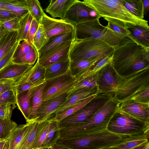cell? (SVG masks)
<instances>
[{
  "mask_svg": "<svg viewBox=\"0 0 149 149\" xmlns=\"http://www.w3.org/2000/svg\"><path fill=\"white\" fill-rule=\"evenodd\" d=\"M0 149H9L8 138L0 140Z\"/></svg>",
  "mask_w": 149,
  "mask_h": 149,
  "instance_id": "db71d44e",
  "label": "cell"
},
{
  "mask_svg": "<svg viewBox=\"0 0 149 149\" xmlns=\"http://www.w3.org/2000/svg\"><path fill=\"white\" fill-rule=\"evenodd\" d=\"M74 39V31L49 38L47 43L37 52V61L43 58L61 43Z\"/></svg>",
  "mask_w": 149,
  "mask_h": 149,
  "instance_id": "ac0fdd59",
  "label": "cell"
},
{
  "mask_svg": "<svg viewBox=\"0 0 149 149\" xmlns=\"http://www.w3.org/2000/svg\"><path fill=\"white\" fill-rule=\"evenodd\" d=\"M33 66L27 64H16L11 61L0 70V80L12 79L20 76Z\"/></svg>",
  "mask_w": 149,
  "mask_h": 149,
  "instance_id": "603a6c76",
  "label": "cell"
},
{
  "mask_svg": "<svg viewBox=\"0 0 149 149\" xmlns=\"http://www.w3.org/2000/svg\"><path fill=\"white\" fill-rule=\"evenodd\" d=\"M45 82V79H43L34 83L24 82L14 86L13 88V90L15 91L16 94H18L37 87L43 84Z\"/></svg>",
  "mask_w": 149,
  "mask_h": 149,
  "instance_id": "ee69618b",
  "label": "cell"
},
{
  "mask_svg": "<svg viewBox=\"0 0 149 149\" xmlns=\"http://www.w3.org/2000/svg\"><path fill=\"white\" fill-rule=\"evenodd\" d=\"M149 132L123 136L122 141L118 145L121 149H132L149 142Z\"/></svg>",
  "mask_w": 149,
  "mask_h": 149,
  "instance_id": "484cf974",
  "label": "cell"
},
{
  "mask_svg": "<svg viewBox=\"0 0 149 149\" xmlns=\"http://www.w3.org/2000/svg\"><path fill=\"white\" fill-rule=\"evenodd\" d=\"M7 31L5 28L0 26V39L3 35Z\"/></svg>",
  "mask_w": 149,
  "mask_h": 149,
  "instance_id": "91938a15",
  "label": "cell"
},
{
  "mask_svg": "<svg viewBox=\"0 0 149 149\" xmlns=\"http://www.w3.org/2000/svg\"><path fill=\"white\" fill-rule=\"evenodd\" d=\"M112 64L118 74L123 78L149 68V48L134 42L120 45L114 49Z\"/></svg>",
  "mask_w": 149,
  "mask_h": 149,
  "instance_id": "6da1fadb",
  "label": "cell"
},
{
  "mask_svg": "<svg viewBox=\"0 0 149 149\" xmlns=\"http://www.w3.org/2000/svg\"><path fill=\"white\" fill-rule=\"evenodd\" d=\"M73 40L64 42L41 59L38 63L45 67L69 58V53Z\"/></svg>",
  "mask_w": 149,
  "mask_h": 149,
  "instance_id": "2e32d148",
  "label": "cell"
},
{
  "mask_svg": "<svg viewBox=\"0 0 149 149\" xmlns=\"http://www.w3.org/2000/svg\"><path fill=\"white\" fill-rule=\"evenodd\" d=\"M38 58V52L33 47L32 49L23 56L16 59L12 60L14 63L34 65Z\"/></svg>",
  "mask_w": 149,
  "mask_h": 149,
  "instance_id": "60d3db41",
  "label": "cell"
},
{
  "mask_svg": "<svg viewBox=\"0 0 149 149\" xmlns=\"http://www.w3.org/2000/svg\"><path fill=\"white\" fill-rule=\"evenodd\" d=\"M15 0H0V9L4 6L13 3Z\"/></svg>",
  "mask_w": 149,
  "mask_h": 149,
  "instance_id": "9f6ffc18",
  "label": "cell"
},
{
  "mask_svg": "<svg viewBox=\"0 0 149 149\" xmlns=\"http://www.w3.org/2000/svg\"><path fill=\"white\" fill-rule=\"evenodd\" d=\"M50 120V124L48 132L43 142L40 149L52 147L57 143L60 136V128L58 122L52 118Z\"/></svg>",
  "mask_w": 149,
  "mask_h": 149,
  "instance_id": "83f0119b",
  "label": "cell"
},
{
  "mask_svg": "<svg viewBox=\"0 0 149 149\" xmlns=\"http://www.w3.org/2000/svg\"><path fill=\"white\" fill-rule=\"evenodd\" d=\"M125 25L134 42L149 48V28L132 24Z\"/></svg>",
  "mask_w": 149,
  "mask_h": 149,
  "instance_id": "d6986e66",
  "label": "cell"
},
{
  "mask_svg": "<svg viewBox=\"0 0 149 149\" xmlns=\"http://www.w3.org/2000/svg\"><path fill=\"white\" fill-rule=\"evenodd\" d=\"M118 109L132 117L149 123V104L129 99L120 102Z\"/></svg>",
  "mask_w": 149,
  "mask_h": 149,
  "instance_id": "4fadbf2b",
  "label": "cell"
},
{
  "mask_svg": "<svg viewBox=\"0 0 149 149\" xmlns=\"http://www.w3.org/2000/svg\"><path fill=\"white\" fill-rule=\"evenodd\" d=\"M43 26L48 38L65 33L73 31L75 26L63 19L51 17L45 13L39 21Z\"/></svg>",
  "mask_w": 149,
  "mask_h": 149,
  "instance_id": "7c38bea8",
  "label": "cell"
},
{
  "mask_svg": "<svg viewBox=\"0 0 149 149\" xmlns=\"http://www.w3.org/2000/svg\"><path fill=\"white\" fill-rule=\"evenodd\" d=\"M75 0H52L45 9L52 18L63 19L65 13Z\"/></svg>",
  "mask_w": 149,
  "mask_h": 149,
  "instance_id": "44dd1931",
  "label": "cell"
},
{
  "mask_svg": "<svg viewBox=\"0 0 149 149\" xmlns=\"http://www.w3.org/2000/svg\"><path fill=\"white\" fill-rule=\"evenodd\" d=\"M20 42L17 41L13 46L0 60V70L12 61L13 54Z\"/></svg>",
  "mask_w": 149,
  "mask_h": 149,
  "instance_id": "f907efd6",
  "label": "cell"
},
{
  "mask_svg": "<svg viewBox=\"0 0 149 149\" xmlns=\"http://www.w3.org/2000/svg\"><path fill=\"white\" fill-rule=\"evenodd\" d=\"M70 62L69 58L46 66L45 81L59 77L67 73L70 70Z\"/></svg>",
  "mask_w": 149,
  "mask_h": 149,
  "instance_id": "cb8c5ba5",
  "label": "cell"
},
{
  "mask_svg": "<svg viewBox=\"0 0 149 149\" xmlns=\"http://www.w3.org/2000/svg\"><path fill=\"white\" fill-rule=\"evenodd\" d=\"M17 127L16 123L11 118L0 119V140L8 138L11 132Z\"/></svg>",
  "mask_w": 149,
  "mask_h": 149,
  "instance_id": "f35d334b",
  "label": "cell"
},
{
  "mask_svg": "<svg viewBox=\"0 0 149 149\" xmlns=\"http://www.w3.org/2000/svg\"><path fill=\"white\" fill-rule=\"evenodd\" d=\"M98 15L96 18L75 25L74 39L93 38L100 40L114 49L123 44L122 41L112 30L102 25Z\"/></svg>",
  "mask_w": 149,
  "mask_h": 149,
  "instance_id": "5b68a950",
  "label": "cell"
},
{
  "mask_svg": "<svg viewBox=\"0 0 149 149\" xmlns=\"http://www.w3.org/2000/svg\"><path fill=\"white\" fill-rule=\"evenodd\" d=\"M36 87L16 94V105L27 122L29 121L31 111L32 95Z\"/></svg>",
  "mask_w": 149,
  "mask_h": 149,
  "instance_id": "d4e9b609",
  "label": "cell"
},
{
  "mask_svg": "<svg viewBox=\"0 0 149 149\" xmlns=\"http://www.w3.org/2000/svg\"><path fill=\"white\" fill-rule=\"evenodd\" d=\"M30 122L15 128L8 137L9 149H16L22 141L29 129Z\"/></svg>",
  "mask_w": 149,
  "mask_h": 149,
  "instance_id": "4316f807",
  "label": "cell"
},
{
  "mask_svg": "<svg viewBox=\"0 0 149 149\" xmlns=\"http://www.w3.org/2000/svg\"><path fill=\"white\" fill-rule=\"evenodd\" d=\"M107 129L113 133L126 136L149 132V123L132 117L118 109L111 118Z\"/></svg>",
  "mask_w": 149,
  "mask_h": 149,
  "instance_id": "ba28073f",
  "label": "cell"
},
{
  "mask_svg": "<svg viewBox=\"0 0 149 149\" xmlns=\"http://www.w3.org/2000/svg\"><path fill=\"white\" fill-rule=\"evenodd\" d=\"M39 24V22L33 18L31 23L29 33V39L32 45L33 38L38 29Z\"/></svg>",
  "mask_w": 149,
  "mask_h": 149,
  "instance_id": "f5cc1de1",
  "label": "cell"
},
{
  "mask_svg": "<svg viewBox=\"0 0 149 149\" xmlns=\"http://www.w3.org/2000/svg\"><path fill=\"white\" fill-rule=\"evenodd\" d=\"M114 49L99 40L88 38L73 40L69 53L71 61L94 57H104L113 52Z\"/></svg>",
  "mask_w": 149,
  "mask_h": 149,
  "instance_id": "8992f818",
  "label": "cell"
},
{
  "mask_svg": "<svg viewBox=\"0 0 149 149\" xmlns=\"http://www.w3.org/2000/svg\"><path fill=\"white\" fill-rule=\"evenodd\" d=\"M149 87V68L138 71L124 78L114 93V98L120 102L129 99L138 92Z\"/></svg>",
  "mask_w": 149,
  "mask_h": 149,
  "instance_id": "9c48e42d",
  "label": "cell"
},
{
  "mask_svg": "<svg viewBox=\"0 0 149 149\" xmlns=\"http://www.w3.org/2000/svg\"><path fill=\"white\" fill-rule=\"evenodd\" d=\"M42 149H72L62 145L56 144L52 147Z\"/></svg>",
  "mask_w": 149,
  "mask_h": 149,
  "instance_id": "6f0895ef",
  "label": "cell"
},
{
  "mask_svg": "<svg viewBox=\"0 0 149 149\" xmlns=\"http://www.w3.org/2000/svg\"><path fill=\"white\" fill-rule=\"evenodd\" d=\"M113 53L106 56L97 62L91 68L85 73L84 76L87 77L97 73L103 67L111 62Z\"/></svg>",
  "mask_w": 149,
  "mask_h": 149,
  "instance_id": "b9f144b4",
  "label": "cell"
},
{
  "mask_svg": "<svg viewBox=\"0 0 149 149\" xmlns=\"http://www.w3.org/2000/svg\"><path fill=\"white\" fill-rule=\"evenodd\" d=\"M33 46L26 40H23L17 46L13 54L12 59L20 57L30 51Z\"/></svg>",
  "mask_w": 149,
  "mask_h": 149,
  "instance_id": "7bdbcfd3",
  "label": "cell"
},
{
  "mask_svg": "<svg viewBox=\"0 0 149 149\" xmlns=\"http://www.w3.org/2000/svg\"><path fill=\"white\" fill-rule=\"evenodd\" d=\"M92 10L83 1L75 0L68 9L63 19L75 26L94 19L90 16Z\"/></svg>",
  "mask_w": 149,
  "mask_h": 149,
  "instance_id": "5bb4252c",
  "label": "cell"
},
{
  "mask_svg": "<svg viewBox=\"0 0 149 149\" xmlns=\"http://www.w3.org/2000/svg\"><path fill=\"white\" fill-rule=\"evenodd\" d=\"M104 18L108 22L106 26L117 35L123 44L129 42H134L126 26V24L116 19L108 17H104Z\"/></svg>",
  "mask_w": 149,
  "mask_h": 149,
  "instance_id": "ffe728a7",
  "label": "cell"
},
{
  "mask_svg": "<svg viewBox=\"0 0 149 149\" xmlns=\"http://www.w3.org/2000/svg\"><path fill=\"white\" fill-rule=\"evenodd\" d=\"M97 94L91 96L77 105L72 107L60 113L56 114L51 118L58 123L60 122L64 118L78 111L94 98Z\"/></svg>",
  "mask_w": 149,
  "mask_h": 149,
  "instance_id": "d590c367",
  "label": "cell"
},
{
  "mask_svg": "<svg viewBox=\"0 0 149 149\" xmlns=\"http://www.w3.org/2000/svg\"><path fill=\"white\" fill-rule=\"evenodd\" d=\"M149 143V142L145 143L142 145L134 148L132 149H143Z\"/></svg>",
  "mask_w": 149,
  "mask_h": 149,
  "instance_id": "94428289",
  "label": "cell"
},
{
  "mask_svg": "<svg viewBox=\"0 0 149 149\" xmlns=\"http://www.w3.org/2000/svg\"><path fill=\"white\" fill-rule=\"evenodd\" d=\"M22 75L15 78L0 80V96L7 91L13 89L15 83Z\"/></svg>",
  "mask_w": 149,
  "mask_h": 149,
  "instance_id": "c3c4849f",
  "label": "cell"
},
{
  "mask_svg": "<svg viewBox=\"0 0 149 149\" xmlns=\"http://www.w3.org/2000/svg\"><path fill=\"white\" fill-rule=\"evenodd\" d=\"M50 120L39 122L33 149H40L48 132Z\"/></svg>",
  "mask_w": 149,
  "mask_h": 149,
  "instance_id": "d6a6232c",
  "label": "cell"
},
{
  "mask_svg": "<svg viewBox=\"0 0 149 149\" xmlns=\"http://www.w3.org/2000/svg\"><path fill=\"white\" fill-rule=\"evenodd\" d=\"M75 80L69 70L61 76L45 81L43 91V102L67 93L72 88Z\"/></svg>",
  "mask_w": 149,
  "mask_h": 149,
  "instance_id": "30bf717a",
  "label": "cell"
},
{
  "mask_svg": "<svg viewBox=\"0 0 149 149\" xmlns=\"http://www.w3.org/2000/svg\"><path fill=\"white\" fill-rule=\"evenodd\" d=\"M1 9L9 11L20 18L29 12L26 0H15L13 3L7 4Z\"/></svg>",
  "mask_w": 149,
  "mask_h": 149,
  "instance_id": "e575fe53",
  "label": "cell"
},
{
  "mask_svg": "<svg viewBox=\"0 0 149 149\" xmlns=\"http://www.w3.org/2000/svg\"><path fill=\"white\" fill-rule=\"evenodd\" d=\"M44 84L36 88L32 94L31 111L28 122L34 121L37 111L43 102L42 93Z\"/></svg>",
  "mask_w": 149,
  "mask_h": 149,
  "instance_id": "1f68e13d",
  "label": "cell"
},
{
  "mask_svg": "<svg viewBox=\"0 0 149 149\" xmlns=\"http://www.w3.org/2000/svg\"><path fill=\"white\" fill-rule=\"evenodd\" d=\"M124 80L116 71L112 62L109 63L98 73L97 84L99 93H114Z\"/></svg>",
  "mask_w": 149,
  "mask_h": 149,
  "instance_id": "8fae6325",
  "label": "cell"
},
{
  "mask_svg": "<svg viewBox=\"0 0 149 149\" xmlns=\"http://www.w3.org/2000/svg\"><path fill=\"white\" fill-rule=\"evenodd\" d=\"M83 2L95 11L101 17L112 18L125 24H132L149 28L148 21L132 15L125 7L122 0H84Z\"/></svg>",
  "mask_w": 149,
  "mask_h": 149,
  "instance_id": "277c9868",
  "label": "cell"
},
{
  "mask_svg": "<svg viewBox=\"0 0 149 149\" xmlns=\"http://www.w3.org/2000/svg\"><path fill=\"white\" fill-rule=\"evenodd\" d=\"M125 7L136 17L143 19V3L142 0H122Z\"/></svg>",
  "mask_w": 149,
  "mask_h": 149,
  "instance_id": "836d02e7",
  "label": "cell"
},
{
  "mask_svg": "<svg viewBox=\"0 0 149 149\" xmlns=\"http://www.w3.org/2000/svg\"><path fill=\"white\" fill-rule=\"evenodd\" d=\"M17 17L18 16L9 11L0 9V23L5 22Z\"/></svg>",
  "mask_w": 149,
  "mask_h": 149,
  "instance_id": "816d5d0a",
  "label": "cell"
},
{
  "mask_svg": "<svg viewBox=\"0 0 149 149\" xmlns=\"http://www.w3.org/2000/svg\"><path fill=\"white\" fill-rule=\"evenodd\" d=\"M118 145L105 147L99 149H121Z\"/></svg>",
  "mask_w": 149,
  "mask_h": 149,
  "instance_id": "680465c9",
  "label": "cell"
},
{
  "mask_svg": "<svg viewBox=\"0 0 149 149\" xmlns=\"http://www.w3.org/2000/svg\"><path fill=\"white\" fill-rule=\"evenodd\" d=\"M99 93L97 86L93 88H83L76 91L68 95L66 100L52 113L49 119Z\"/></svg>",
  "mask_w": 149,
  "mask_h": 149,
  "instance_id": "9a60e30c",
  "label": "cell"
},
{
  "mask_svg": "<svg viewBox=\"0 0 149 149\" xmlns=\"http://www.w3.org/2000/svg\"><path fill=\"white\" fill-rule=\"evenodd\" d=\"M114 96V93L113 92L99 93L78 111L58 123L60 129L73 128L85 123Z\"/></svg>",
  "mask_w": 149,
  "mask_h": 149,
  "instance_id": "52a82bcc",
  "label": "cell"
},
{
  "mask_svg": "<svg viewBox=\"0 0 149 149\" xmlns=\"http://www.w3.org/2000/svg\"><path fill=\"white\" fill-rule=\"evenodd\" d=\"M104 57H94L76 61H70L69 68L70 74L76 79L91 68L97 62Z\"/></svg>",
  "mask_w": 149,
  "mask_h": 149,
  "instance_id": "7402d4cb",
  "label": "cell"
},
{
  "mask_svg": "<svg viewBox=\"0 0 149 149\" xmlns=\"http://www.w3.org/2000/svg\"><path fill=\"white\" fill-rule=\"evenodd\" d=\"M119 102L112 98L85 123L73 128L60 129L59 139H72L84 134L107 129L111 118L118 109Z\"/></svg>",
  "mask_w": 149,
  "mask_h": 149,
  "instance_id": "7a4b0ae2",
  "label": "cell"
},
{
  "mask_svg": "<svg viewBox=\"0 0 149 149\" xmlns=\"http://www.w3.org/2000/svg\"><path fill=\"white\" fill-rule=\"evenodd\" d=\"M98 72L86 77L74 84L72 89L68 92L67 94L69 95L79 89L91 88L97 86Z\"/></svg>",
  "mask_w": 149,
  "mask_h": 149,
  "instance_id": "8d00e7d4",
  "label": "cell"
},
{
  "mask_svg": "<svg viewBox=\"0 0 149 149\" xmlns=\"http://www.w3.org/2000/svg\"><path fill=\"white\" fill-rule=\"evenodd\" d=\"M49 39L46 35L43 26L39 23L38 29L33 38V46L38 52L47 43Z\"/></svg>",
  "mask_w": 149,
  "mask_h": 149,
  "instance_id": "ab89813d",
  "label": "cell"
},
{
  "mask_svg": "<svg viewBox=\"0 0 149 149\" xmlns=\"http://www.w3.org/2000/svg\"><path fill=\"white\" fill-rule=\"evenodd\" d=\"M29 12L33 18L40 21L45 13L40 3L38 0H26Z\"/></svg>",
  "mask_w": 149,
  "mask_h": 149,
  "instance_id": "74e56055",
  "label": "cell"
},
{
  "mask_svg": "<svg viewBox=\"0 0 149 149\" xmlns=\"http://www.w3.org/2000/svg\"><path fill=\"white\" fill-rule=\"evenodd\" d=\"M129 99L141 103L149 104V87L138 92Z\"/></svg>",
  "mask_w": 149,
  "mask_h": 149,
  "instance_id": "bcb514c9",
  "label": "cell"
},
{
  "mask_svg": "<svg viewBox=\"0 0 149 149\" xmlns=\"http://www.w3.org/2000/svg\"><path fill=\"white\" fill-rule=\"evenodd\" d=\"M123 137L106 129L84 134L72 139H59L56 143L72 149H99L118 145Z\"/></svg>",
  "mask_w": 149,
  "mask_h": 149,
  "instance_id": "3957f363",
  "label": "cell"
},
{
  "mask_svg": "<svg viewBox=\"0 0 149 149\" xmlns=\"http://www.w3.org/2000/svg\"><path fill=\"white\" fill-rule=\"evenodd\" d=\"M143 149H149V143Z\"/></svg>",
  "mask_w": 149,
  "mask_h": 149,
  "instance_id": "6125c7cd",
  "label": "cell"
},
{
  "mask_svg": "<svg viewBox=\"0 0 149 149\" xmlns=\"http://www.w3.org/2000/svg\"><path fill=\"white\" fill-rule=\"evenodd\" d=\"M143 3L144 16L146 15L149 10V0H142Z\"/></svg>",
  "mask_w": 149,
  "mask_h": 149,
  "instance_id": "11a10c76",
  "label": "cell"
},
{
  "mask_svg": "<svg viewBox=\"0 0 149 149\" xmlns=\"http://www.w3.org/2000/svg\"><path fill=\"white\" fill-rule=\"evenodd\" d=\"M17 41V31L6 32L0 39V60Z\"/></svg>",
  "mask_w": 149,
  "mask_h": 149,
  "instance_id": "4dcf8cb0",
  "label": "cell"
},
{
  "mask_svg": "<svg viewBox=\"0 0 149 149\" xmlns=\"http://www.w3.org/2000/svg\"><path fill=\"white\" fill-rule=\"evenodd\" d=\"M16 104V95L13 89L7 91L0 96V104Z\"/></svg>",
  "mask_w": 149,
  "mask_h": 149,
  "instance_id": "f6af8a7d",
  "label": "cell"
},
{
  "mask_svg": "<svg viewBox=\"0 0 149 149\" xmlns=\"http://www.w3.org/2000/svg\"><path fill=\"white\" fill-rule=\"evenodd\" d=\"M33 19L29 12L20 18L19 28L17 31V41L20 42L26 40L31 44L29 39V33Z\"/></svg>",
  "mask_w": 149,
  "mask_h": 149,
  "instance_id": "f546056e",
  "label": "cell"
},
{
  "mask_svg": "<svg viewBox=\"0 0 149 149\" xmlns=\"http://www.w3.org/2000/svg\"><path fill=\"white\" fill-rule=\"evenodd\" d=\"M16 106L10 104H0V119L11 118L13 111Z\"/></svg>",
  "mask_w": 149,
  "mask_h": 149,
  "instance_id": "681fc988",
  "label": "cell"
},
{
  "mask_svg": "<svg viewBox=\"0 0 149 149\" xmlns=\"http://www.w3.org/2000/svg\"><path fill=\"white\" fill-rule=\"evenodd\" d=\"M20 18L17 17L5 22L0 23V26L5 28L8 31H17L19 28Z\"/></svg>",
  "mask_w": 149,
  "mask_h": 149,
  "instance_id": "7dc6e473",
  "label": "cell"
},
{
  "mask_svg": "<svg viewBox=\"0 0 149 149\" xmlns=\"http://www.w3.org/2000/svg\"><path fill=\"white\" fill-rule=\"evenodd\" d=\"M28 132L16 149H33L39 122L30 121Z\"/></svg>",
  "mask_w": 149,
  "mask_h": 149,
  "instance_id": "f1b7e54d",
  "label": "cell"
},
{
  "mask_svg": "<svg viewBox=\"0 0 149 149\" xmlns=\"http://www.w3.org/2000/svg\"><path fill=\"white\" fill-rule=\"evenodd\" d=\"M68 95L66 93L43 102L37 110L33 121L40 122L49 119L52 113L66 100Z\"/></svg>",
  "mask_w": 149,
  "mask_h": 149,
  "instance_id": "e0dca14e",
  "label": "cell"
}]
</instances>
